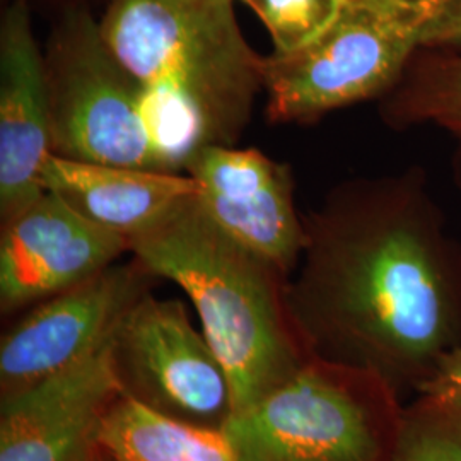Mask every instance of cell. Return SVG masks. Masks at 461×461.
Masks as SVG:
<instances>
[{
  "mask_svg": "<svg viewBox=\"0 0 461 461\" xmlns=\"http://www.w3.org/2000/svg\"><path fill=\"white\" fill-rule=\"evenodd\" d=\"M285 306L314 359L367 371L402 400L461 348V243L422 167L340 183L303 215Z\"/></svg>",
  "mask_w": 461,
  "mask_h": 461,
  "instance_id": "6da1fadb",
  "label": "cell"
},
{
  "mask_svg": "<svg viewBox=\"0 0 461 461\" xmlns=\"http://www.w3.org/2000/svg\"><path fill=\"white\" fill-rule=\"evenodd\" d=\"M129 251L194 303L202 331L230 375L234 413L312 359L287 313V276L221 230L198 197L129 238Z\"/></svg>",
  "mask_w": 461,
  "mask_h": 461,
  "instance_id": "7a4b0ae2",
  "label": "cell"
},
{
  "mask_svg": "<svg viewBox=\"0 0 461 461\" xmlns=\"http://www.w3.org/2000/svg\"><path fill=\"white\" fill-rule=\"evenodd\" d=\"M99 28L144 89L197 113L211 146L238 142L264 91V57L241 33L234 0H112Z\"/></svg>",
  "mask_w": 461,
  "mask_h": 461,
  "instance_id": "3957f363",
  "label": "cell"
},
{
  "mask_svg": "<svg viewBox=\"0 0 461 461\" xmlns=\"http://www.w3.org/2000/svg\"><path fill=\"white\" fill-rule=\"evenodd\" d=\"M403 409L376 375L312 357L224 432L238 461H390Z\"/></svg>",
  "mask_w": 461,
  "mask_h": 461,
  "instance_id": "277c9868",
  "label": "cell"
},
{
  "mask_svg": "<svg viewBox=\"0 0 461 461\" xmlns=\"http://www.w3.org/2000/svg\"><path fill=\"white\" fill-rule=\"evenodd\" d=\"M45 79L51 154L163 171L142 118V86L120 64L87 9L70 7L55 23Z\"/></svg>",
  "mask_w": 461,
  "mask_h": 461,
  "instance_id": "5b68a950",
  "label": "cell"
},
{
  "mask_svg": "<svg viewBox=\"0 0 461 461\" xmlns=\"http://www.w3.org/2000/svg\"><path fill=\"white\" fill-rule=\"evenodd\" d=\"M422 21L409 9L375 13L342 5L329 28L291 53L262 59L272 122H313L330 112L384 98L420 49Z\"/></svg>",
  "mask_w": 461,
  "mask_h": 461,
  "instance_id": "8992f818",
  "label": "cell"
},
{
  "mask_svg": "<svg viewBox=\"0 0 461 461\" xmlns=\"http://www.w3.org/2000/svg\"><path fill=\"white\" fill-rule=\"evenodd\" d=\"M110 363L122 395L154 412L212 429L234 413L230 375L178 299L140 297L112 333Z\"/></svg>",
  "mask_w": 461,
  "mask_h": 461,
  "instance_id": "52a82bcc",
  "label": "cell"
},
{
  "mask_svg": "<svg viewBox=\"0 0 461 461\" xmlns=\"http://www.w3.org/2000/svg\"><path fill=\"white\" fill-rule=\"evenodd\" d=\"M156 279L137 258L26 310L0 340V398L81 363L103 346Z\"/></svg>",
  "mask_w": 461,
  "mask_h": 461,
  "instance_id": "ba28073f",
  "label": "cell"
},
{
  "mask_svg": "<svg viewBox=\"0 0 461 461\" xmlns=\"http://www.w3.org/2000/svg\"><path fill=\"white\" fill-rule=\"evenodd\" d=\"M129 251V240L45 192L2 221L0 312L14 314L98 276Z\"/></svg>",
  "mask_w": 461,
  "mask_h": 461,
  "instance_id": "9c48e42d",
  "label": "cell"
},
{
  "mask_svg": "<svg viewBox=\"0 0 461 461\" xmlns=\"http://www.w3.org/2000/svg\"><path fill=\"white\" fill-rule=\"evenodd\" d=\"M185 171L200 185L198 202L221 230L287 277L294 272L306 230L289 166L258 149L205 146Z\"/></svg>",
  "mask_w": 461,
  "mask_h": 461,
  "instance_id": "30bf717a",
  "label": "cell"
},
{
  "mask_svg": "<svg viewBox=\"0 0 461 461\" xmlns=\"http://www.w3.org/2000/svg\"><path fill=\"white\" fill-rule=\"evenodd\" d=\"M112 339V337H110ZM110 339L81 363L0 398V461H87L122 396Z\"/></svg>",
  "mask_w": 461,
  "mask_h": 461,
  "instance_id": "8fae6325",
  "label": "cell"
},
{
  "mask_svg": "<svg viewBox=\"0 0 461 461\" xmlns=\"http://www.w3.org/2000/svg\"><path fill=\"white\" fill-rule=\"evenodd\" d=\"M51 154L45 55L28 0H13L0 23V215L16 214L47 190Z\"/></svg>",
  "mask_w": 461,
  "mask_h": 461,
  "instance_id": "7c38bea8",
  "label": "cell"
},
{
  "mask_svg": "<svg viewBox=\"0 0 461 461\" xmlns=\"http://www.w3.org/2000/svg\"><path fill=\"white\" fill-rule=\"evenodd\" d=\"M47 192L127 240L149 230L186 198L200 195L190 175L98 165L50 154L43 167Z\"/></svg>",
  "mask_w": 461,
  "mask_h": 461,
  "instance_id": "4fadbf2b",
  "label": "cell"
},
{
  "mask_svg": "<svg viewBox=\"0 0 461 461\" xmlns=\"http://www.w3.org/2000/svg\"><path fill=\"white\" fill-rule=\"evenodd\" d=\"M99 443L118 461H238L224 429L183 422L120 396Z\"/></svg>",
  "mask_w": 461,
  "mask_h": 461,
  "instance_id": "5bb4252c",
  "label": "cell"
},
{
  "mask_svg": "<svg viewBox=\"0 0 461 461\" xmlns=\"http://www.w3.org/2000/svg\"><path fill=\"white\" fill-rule=\"evenodd\" d=\"M381 101V118L395 131L436 127L461 137V55L419 49L395 87Z\"/></svg>",
  "mask_w": 461,
  "mask_h": 461,
  "instance_id": "9a60e30c",
  "label": "cell"
},
{
  "mask_svg": "<svg viewBox=\"0 0 461 461\" xmlns=\"http://www.w3.org/2000/svg\"><path fill=\"white\" fill-rule=\"evenodd\" d=\"M390 461H461V407L417 396L403 409Z\"/></svg>",
  "mask_w": 461,
  "mask_h": 461,
  "instance_id": "2e32d148",
  "label": "cell"
},
{
  "mask_svg": "<svg viewBox=\"0 0 461 461\" xmlns=\"http://www.w3.org/2000/svg\"><path fill=\"white\" fill-rule=\"evenodd\" d=\"M272 36L274 53H291L313 41L339 16L340 0H241Z\"/></svg>",
  "mask_w": 461,
  "mask_h": 461,
  "instance_id": "e0dca14e",
  "label": "cell"
},
{
  "mask_svg": "<svg viewBox=\"0 0 461 461\" xmlns=\"http://www.w3.org/2000/svg\"><path fill=\"white\" fill-rule=\"evenodd\" d=\"M420 49H451L461 43V0L445 5L420 26Z\"/></svg>",
  "mask_w": 461,
  "mask_h": 461,
  "instance_id": "ac0fdd59",
  "label": "cell"
},
{
  "mask_svg": "<svg viewBox=\"0 0 461 461\" xmlns=\"http://www.w3.org/2000/svg\"><path fill=\"white\" fill-rule=\"evenodd\" d=\"M417 396L439 405L461 407V348L446 356Z\"/></svg>",
  "mask_w": 461,
  "mask_h": 461,
  "instance_id": "d6986e66",
  "label": "cell"
},
{
  "mask_svg": "<svg viewBox=\"0 0 461 461\" xmlns=\"http://www.w3.org/2000/svg\"><path fill=\"white\" fill-rule=\"evenodd\" d=\"M340 2L346 7L366 9L375 13H400L407 9L403 5V0H340Z\"/></svg>",
  "mask_w": 461,
  "mask_h": 461,
  "instance_id": "ffe728a7",
  "label": "cell"
},
{
  "mask_svg": "<svg viewBox=\"0 0 461 461\" xmlns=\"http://www.w3.org/2000/svg\"><path fill=\"white\" fill-rule=\"evenodd\" d=\"M447 0H403V5L422 21V24L429 17L436 14Z\"/></svg>",
  "mask_w": 461,
  "mask_h": 461,
  "instance_id": "44dd1931",
  "label": "cell"
},
{
  "mask_svg": "<svg viewBox=\"0 0 461 461\" xmlns=\"http://www.w3.org/2000/svg\"><path fill=\"white\" fill-rule=\"evenodd\" d=\"M458 139V144L453 150V156H451V169H453V180H455V186L458 188V192L461 194V137Z\"/></svg>",
  "mask_w": 461,
  "mask_h": 461,
  "instance_id": "7402d4cb",
  "label": "cell"
},
{
  "mask_svg": "<svg viewBox=\"0 0 461 461\" xmlns=\"http://www.w3.org/2000/svg\"><path fill=\"white\" fill-rule=\"evenodd\" d=\"M87 461H118L115 456L104 447L103 445H99L98 449L93 453V456Z\"/></svg>",
  "mask_w": 461,
  "mask_h": 461,
  "instance_id": "603a6c76",
  "label": "cell"
}]
</instances>
